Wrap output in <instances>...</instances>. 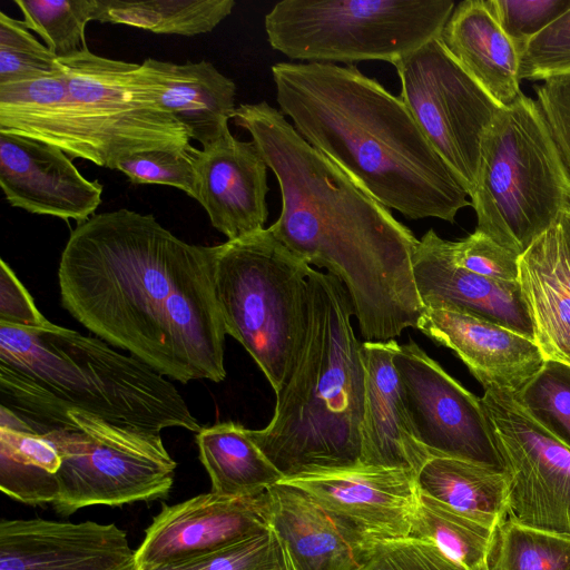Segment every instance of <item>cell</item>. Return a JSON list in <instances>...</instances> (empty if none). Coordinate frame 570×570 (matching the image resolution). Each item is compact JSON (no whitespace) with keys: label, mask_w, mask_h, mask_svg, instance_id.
I'll return each mask as SVG.
<instances>
[{"label":"cell","mask_w":570,"mask_h":570,"mask_svg":"<svg viewBox=\"0 0 570 570\" xmlns=\"http://www.w3.org/2000/svg\"><path fill=\"white\" fill-rule=\"evenodd\" d=\"M134 570H136V568Z\"/></svg>","instance_id":"obj_47"},{"label":"cell","mask_w":570,"mask_h":570,"mask_svg":"<svg viewBox=\"0 0 570 570\" xmlns=\"http://www.w3.org/2000/svg\"><path fill=\"white\" fill-rule=\"evenodd\" d=\"M11 267L0 261V324L20 328H42L50 324Z\"/></svg>","instance_id":"obj_42"},{"label":"cell","mask_w":570,"mask_h":570,"mask_svg":"<svg viewBox=\"0 0 570 570\" xmlns=\"http://www.w3.org/2000/svg\"><path fill=\"white\" fill-rule=\"evenodd\" d=\"M353 315L344 285L311 268L306 328L296 361L276 393L268 425L248 430L283 479L361 464L364 367Z\"/></svg>","instance_id":"obj_4"},{"label":"cell","mask_w":570,"mask_h":570,"mask_svg":"<svg viewBox=\"0 0 570 570\" xmlns=\"http://www.w3.org/2000/svg\"><path fill=\"white\" fill-rule=\"evenodd\" d=\"M494 529L420 491L409 538L436 547L464 570L485 563Z\"/></svg>","instance_id":"obj_29"},{"label":"cell","mask_w":570,"mask_h":570,"mask_svg":"<svg viewBox=\"0 0 570 570\" xmlns=\"http://www.w3.org/2000/svg\"><path fill=\"white\" fill-rule=\"evenodd\" d=\"M513 395L533 420L570 449V365L544 360Z\"/></svg>","instance_id":"obj_33"},{"label":"cell","mask_w":570,"mask_h":570,"mask_svg":"<svg viewBox=\"0 0 570 570\" xmlns=\"http://www.w3.org/2000/svg\"><path fill=\"white\" fill-rule=\"evenodd\" d=\"M27 27L59 59L88 49L85 30L94 20L96 0H14Z\"/></svg>","instance_id":"obj_32"},{"label":"cell","mask_w":570,"mask_h":570,"mask_svg":"<svg viewBox=\"0 0 570 570\" xmlns=\"http://www.w3.org/2000/svg\"><path fill=\"white\" fill-rule=\"evenodd\" d=\"M197 202L228 240L264 229L268 217L267 165L253 141L230 131L195 150Z\"/></svg>","instance_id":"obj_18"},{"label":"cell","mask_w":570,"mask_h":570,"mask_svg":"<svg viewBox=\"0 0 570 570\" xmlns=\"http://www.w3.org/2000/svg\"><path fill=\"white\" fill-rule=\"evenodd\" d=\"M449 248L453 262L469 272L493 281L518 282L520 256L481 232L475 230L456 242L449 240Z\"/></svg>","instance_id":"obj_38"},{"label":"cell","mask_w":570,"mask_h":570,"mask_svg":"<svg viewBox=\"0 0 570 570\" xmlns=\"http://www.w3.org/2000/svg\"><path fill=\"white\" fill-rule=\"evenodd\" d=\"M12 415L43 434L57 452L58 498L52 507L61 515L91 505L165 499L173 488L177 463L160 433L112 424L78 410Z\"/></svg>","instance_id":"obj_9"},{"label":"cell","mask_w":570,"mask_h":570,"mask_svg":"<svg viewBox=\"0 0 570 570\" xmlns=\"http://www.w3.org/2000/svg\"><path fill=\"white\" fill-rule=\"evenodd\" d=\"M233 120L250 134L278 181L282 209L268 228L297 257L344 285L362 337L387 342L417 328L424 306L413 274L414 234L281 110L266 101L242 104Z\"/></svg>","instance_id":"obj_2"},{"label":"cell","mask_w":570,"mask_h":570,"mask_svg":"<svg viewBox=\"0 0 570 570\" xmlns=\"http://www.w3.org/2000/svg\"><path fill=\"white\" fill-rule=\"evenodd\" d=\"M0 186L12 207L78 224L95 215L104 189L60 148L8 131H0Z\"/></svg>","instance_id":"obj_17"},{"label":"cell","mask_w":570,"mask_h":570,"mask_svg":"<svg viewBox=\"0 0 570 570\" xmlns=\"http://www.w3.org/2000/svg\"><path fill=\"white\" fill-rule=\"evenodd\" d=\"M58 61L61 76L0 86V131L109 169L142 150L193 147L141 83L139 65L89 49Z\"/></svg>","instance_id":"obj_6"},{"label":"cell","mask_w":570,"mask_h":570,"mask_svg":"<svg viewBox=\"0 0 570 570\" xmlns=\"http://www.w3.org/2000/svg\"><path fill=\"white\" fill-rule=\"evenodd\" d=\"M534 89L570 175V75L547 79Z\"/></svg>","instance_id":"obj_41"},{"label":"cell","mask_w":570,"mask_h":570,"mask_svg":"<svg viewBox=\"0 0 570 570\" xmlns=\"http://www.w3.org/2000/svg\"><path fill=\"white\" fill-rule=\"evenodd\" d=\"M195 150V147L142 150L121 158L115 169L135 185H166L197 200Z\"/></svg>","instance_id":"obj_35"},{"label":"cell","mask_w":570,"mask_h":570,"mask_svg":"<svg viewBox=\"0 0 570 570\" xmlns=\"http://www.w3.org/2000/svg\"><path fill=\"white\" fill-rule=\"evenodd\" d=\"M212 247L225 332L245 347L277 393L303 343L312 267L269 228Z\"/></svg>","instance_id":"obj_8"},{"label":"cell","mask_w":570,"mask_h":570,"mask_svg":"<svg viewBox=\"0 0 570 570\" xmlns=\"http://www.w3.org/2000/svg\"><path fill=\"white\" fill-rule=\"evenodd\" d=\"M440 39L451 56L502 108L522 92L519 52L487 0L460 2Z\"/></svg>","instance_id":"obj_23"},{"label":"cell","mask_w":570,"mask_h":570,"mask_svg":"<svg viewBox=\"0 0 570 570\" xmlns=\"http://www.w3.org/2000/svg\"><path fill=\"white\" fill-rule=\"evenodd\" d=\"M570 75V9L519 50V79L547 80Z\"/></svg>","instance_id":"obj_37"},{"label":"cell","mask_w":570,"mask_h":570,"mask_svg":"<svg viewBox=\"0 0 570 570\" xmlns=\"http://www.w3.org/2000/svg\"><path fill=\"white\" fill-rule=\"evenodd\" d=\"M272 527L302 570H357L366 547L301 489L269 488Z\"/></svg>","instance_id":"obj_24"},{"label":"cell","mask_w":570,"mask_h":570,"mask_svg":"<svg viewBox=\"0 0 570 570\" xmlns=\"http://www.w3.org/2000/svg\"><path fill=\"white\" fill-rule=\"evenodd\" d=\"M487 570H570V538L502 520L493 531Z\"/></svg>","instance_id":"obj_31"},{"label":"cell","mask_w":570,"mask_h":570,"mask_svg":"<svg viewBox=\"0 0 570 570\" xmlns=\"http://www.w3.org/2000/svg\"><path fill=\"white\" fill-rule=\"evenodd\" d=\"M138 76L156 104L206 148L229 131L235 110V82L212 62L174 63L145 59Z\"/></svg>","instance_id":"obj_22"},{"label":"cell","mask_w":570,"mask_h":570,"mask_svg":"<svg viewBox=\"0 0 570 570\" xmlns=\"http://www.w3.org/2000/svg\"><path fill=\"white\" fill-rule=\"evenodd\" d=\"M58 465L49 440L0 406V490L24 504H53Z\"/></svg>","instance_id":"obj_27"},{"label":"cell","mask_w":570,"mask_h":570,"mask_svg":"<svg viewBox=\"0 0 570 570\" xmlns=\"http://www.w3.org/2000/svg\"><path fill=\"white\" fill-rule=\"evenodd\" d=\"M399 343L364 341V410L361 464L419 473L432 456L416 439L403 400L393 356Z\"/></svg>","instance_id":"obj_21"},{"label":"cell","mask_w":570,"mask_h":570,"mask_svg":"<svg viewBox=\"0 0 570 570\" xmlns=\"http://www.w3.org/2000/svg\"><path fill=\"white\" fill-rule=\"evenodd\" d=\"M475 570H487L485 563H484V564H482L481 567H479V568H478V569H475Z\"/></svg>","instance_id":"obj_46"},{"label":"cell","mask_w":570,"mask_h":570,"mask_svg":"<svg viewBox=\"0 0 570 570\" xmlns=\"http://www.w3.org/2000/svg\"><path fill=\"white\" fill-rule=\"evenodd\" d=\"M507 36L519 50L570 9V0H487Z\"/></svg>","instance_id":"obj_39"},{"label":"cell","mask_w":570,"mask_h":570,"mask_svg":"<svg viewBox=\"0 0 570 570\" xmlns=\"http://www.w3.org/2000/svg\"><path fill=\"white\" fill-rule=\"evenodd\" d=\"M469 196L475 230L519 256L570 208V175L537 100L521 94L500 110Z\"/></svg>","instance_id":"obj_7"},{"label":"cell","mask_w":570,"mask_h":570,"mask_svg":"<svg viewBox=\"0 0 570 570\" xmlns=\"http://www.w3.org/2000/svg\"><path fill=\"white\" fill-rule=\"evenodd\" d=\"M393 363L414 434L432 456L505 470L481 399L414 342L399 344Z\"/></svg>","instance_id":"obj_13"},{"label":"cell","mask_w":570,"mask_h":570,"mask_svg":"<svg viewBox=\"0 0 570 570\" xmlns=\"http://www.w3.org/2000/svg\"><path fill=\"white\" fill-rule=\"evenodd\" d=\"M58 58L23 20L0 12V85L61 76Z\"/></svg>","instance_id":"obj_34"},{"label":"cell","mask_w":570,"mask_h":570,"mask_svg":"<svg viewBox=\"0 0 570 570\" xmlns=\"http://www.w3.org/2000/svg\"><path fill=\"white\" fill-rule=\"evenodd\" d=\"M272 522L269 489L237 498L209 492L163 504L135 550L136 570L220 549L271 528Z\"/></svg>","instance_id":"obj_15"},{"label":"cell","mask_w":570,"mask_h":570,"mask_svg":"<svg viewBox=\"0 0 570 570\" xmlns=\"http://www.w3.org/2000/svg\"><path fill=\"white\" fill-rule=\"evenodd\" d=\"M417 328L452 350L484 390L515 392L544 361L533 340L472 314L424 308Z\"/></svg>","instance_id":"obj_20"},{"label":"cell","mask_w":570,"mask_h":570,"mask_svg":"<svg viewBox=\"0 0 570 570\" xmlns=\"http://www.w3.org/2000/svg\"><path fill=\"white\" fill-rule=\"evenodd\" d=\"M272 77L296 131L389 209L454 223L471 205L402 99L355 66L277 62Z\"/></svg>","instance_id":"obj_3"},{"label":"cell","mask_w":570,"mask_h":570,"mask_svg":"<svg viewBox=\"0 0 570 570\" xmlns=\"http://www.w3.org/2000/svg\"><path fill=\"white\" fill-rule=\"evenodd\" d=\"M0 406L12 413L78 410L156 433L202 430L164 375L99 337L53 323L42 328L0 324Z\"/></svg>","instance_id":"obj_5"},{"label":"cell","mask_w":570,"mask_h":570,"mask_svg":"<svg viewBox=\"0 0 570 570\" xmlns=\"http://www.w3.org/2000/svg\"><path fill=\"white\" fill-rule=\"evenodd\" d=\"M558 224L567 244L570 246V208L562 214Z\"/></svg>","instance_id":"obj_45"},{"label":"cell","mask_w":570,"mask_h":570,"mask_svg":"<svg viewBox=\"0 0 570 570\" xmlns=\"http://www.w3.org/2000/svg\"><path fill=\"white\" fill-rule=\"evenodd\" d=\"M58 283L73 318L159 374L225 379L212 246L179 239L150 214H95L71 230Z\"/></svg>","instance_id":"obj_1"},{"label":"cell","mask_w":570,"mask_h":570,"mask_svg":"<svg viewBox=\"0 0 570 570\" xmlns=\"http://www.w3.org/2000/svg\"><path fill=\"white\" fill-rule=\"evenodd\" d=\"M234 7V0H96L94 20L191 37L214 30Z\"/></svg>","instance_id":"obj_28"},{"label":"cell","mask_w":570,"mask_h":570,"mask_svg":"<svg viewBox=\"0 0 570 570\" xmlns=\"http://www.w3.org/2000/svg\"><path fill=\"white\" fill-rule=\"evenodd\" d=\"M281 482L311 495L366 548L409 538L420 494L416 472L363 464Z\"/></svg>","instance_id":"obj_14"},{"label":"cell","mask_w":570,"mask_h":570,"mask_svg":"<svg viewBox=\"0 0 570 570\" xmlns=\"http://www.w3.org/2000/svg\"><path fill=\"white\" fill-rule=\"evenodd\" d=\"M413 274L424 308L472 314L534 341V331L519 282L493 281L458 266L449 240L429 229L416 247Z\"/></svg>","instance_id":"obj_19"},{"label":"cell","mask_w":570,"mask_h":570,"mask_svg":"<svg viewBox=\"0 0 570 570\" xmlns=\"http://www.w3.org/2000/svg\"><path fill=\"white\" fill-rule=\"evenodd\" d=\"M282 540L273 527L217 550L142 570H266Z\"/></svg>","instance_id":"obj_36"},{"label":"cell","mask_w":570,"mask_h":570,"mask_svg":"<svg viewBox=\"0 0 570 570\" xmlns=\"http://www.w3.org/2000/svg\"><path fill=\"white\" fill-rule=\"evenodd\" d=\"M481 403L509 475L507 519L570 538V449L513 392L484 390Z\"/></svg>","instance_id":"obj_12"},{"label":"cell","mask_w":570,"mask_h":570,"mask_svg":"<svg viewBox=\"0 0 570 570\" xmlns=\"http://www.w3.org/2000/svg\"><path fill=\"white\" fill-rule=\"evenodd\" d=\"M199 460L215 494L237 498L265 491L283 480L248 434L235 422H223L197 432Z\"/></svg>","instance_id":"obj_26"},{"label":"cell","mask_w":570,"mask_h":570,"mask_svg":"<svg viewBox=\"0 0 570 570\" xmlns=\"http://www.w3.org/2000/svg\"><path fill=\"white\" fill-rule=\"evenodd\" d=\"M135 550L114 523L41 518L0 521V570H134Z\"/></svg>","instance_id":"obj_16"},{"label":"cell","mask_w":570,"mask_h":570,"mask_svg":"<svg viewBox=\"0 0 570 570\" xmlns=\"http://www.w3.org/2000/svg\"><path fill=\"white\" fill-rule=\"evenodd\" d=\"M452 0H283L264 18L271 47L293 60L394 63L442 32Z\"/></svg>","instance_id":"obj_10"},{"label":"cell","mask_w":570,"mask_h":570,"mask_svg":"<svg viewBox=\"0 0 570 570\" xmlns=\"http://www.w3.org/2000/svg\"><path fill=\"white\" fill-rule=\"evenodd\" d=\"M419 490L455 511L494 529L507 518L505 470L465 460L431 456L416 474Z\"/></svg>","instance_id":"obj_25"},{"label":"cell","mask_w":570,"mask_h":570,"mask_svg":"<svg viewBox=\"0 0 570 570\" xmlns=\"http://www.w3.org/2000/svg\"><path fill=\"white\" fill-rule=\"evenodd\" d=\"M282 540V539H281ZM266 570H302L292 557L288 548L282 541L275 561Z\"/></svg>","instance_id":"obj_44"},{"label":"cell","mask_w":570,"mask_h":570,"mask_svg":"<svg viewBox=\"0 0 570 570\" xmlns=\"http://www.w3.org/2000/svg\"><path fill=\"white\" fill-rule=\"evenodd\" d=\"M522 256L550 283L570 296V246L559 224L541 235Z\"/></svg>","instance_id":"obj_43"},{"label":"cell","mask_w":570,"mask_h":570,"mask_svg":"<svg viewBox=\"0 0 570 570\" xmlns=\"http://www.w3.org/2000/svg\"><path fill=\"white\" fill-rule=\"evenodd\" d=\"M393 66L401 81L400 98L470 195L484 135L502 107L451 56L440 37Z\"/></svg>","instance_id":"obj_11"},{"label":"cell","mask_w":570,"mask_h":570,"mask_svg":"<svg viewBox=\"0 0 570 570\" xmlns=\"http://www.w3.org/2000/svg\"><path fill=\"white\" fill-rule=\"evenodd\" d=\"M357 570H464L433 544L411 538L366 549Z\"/></svg>","instance_id":"obj_40"},{"label":"cell","mask_w":570,"mask_h":570,"mask_svg":"<svg viewBox=\"0 0 570 570\" xmlns=\"http://www.w3.org/2000/svg\"><path fill=\"white\" fill-rule=\"evenodd\" d=\"M518 282L531 316L534 342L544 360L570 365V296L522 255Z\"/></svg>","instance_id":"obj_30"}]
</instances>
